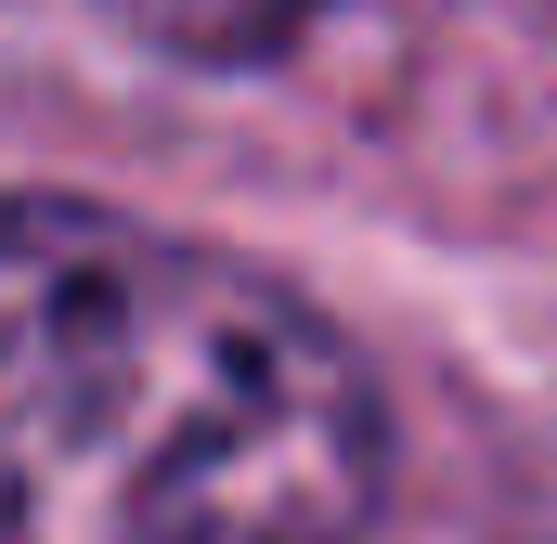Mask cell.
<instances>
[{
    "label": "cell",
    "instance_id": "1",
    "mask_svg": "<svg viewBox=\"0 0 557 544\" xmlns=\"http://www.w3.org/2000/svg\"><path fill=\"white\" fill-rule=\"evenodd\" d=\"M350 337L195 234L0 195V544H376Z\"/></svg>",
    "mask_w": 557,
    "mask_h": 544
},
{
    "label": "cell",
    "instance_id": "2",
    "mask_svg": "<svg viewBox=\"0 0 557 544\" xmlns=\"http://www.w3.org/2000/svg\"><path fill=\"white\" fill-rule=\"evenodd\" d=\"M104 13L169 65H273L324 0H104Z\"/></svg>",
    "mask_w": 557,
    "mask_h": 544
}]
</instances>
